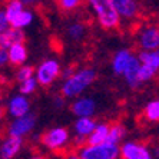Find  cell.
Masks as SVG:
<instances>
[{"mask_svg": "<svg viewBox=\"0 0 159 159\" xmlns=\"http://www.w3.org/2000/svg\"><path fill=\"white\" fill-rule=\"evenodd\" d=\"M62 67L56 59H46L36 67L34 78L40 86H50L60 76Z\"/></svg>", "mask_w": 159, "mask_h": 159, "instance_id": "4", "label": "cell"}, {"mask_svg": "<svg viewBox=\"0 0 159 159\" xmlns=\"http://www.w3.org/2000/svg\"><path fill=\"white\" fill-rule=\"evenodd\" d=\"M70 111L78 118H92L96 112V100L92 98H78L70 106Z\"/></svg>", "mask_w": 159, "mask_h": 159, "instance_id": "10", "label": "cell"}, {"mask_svg": "<svg viewBox=\"0 0 159 159\" xmlns=\"http://www.w3.org/2000/svg\"><path fill=\"white\" fill-rule=\"evenodd\" d=\"M156 73H158L156 70H153V69H151L149 66H145V65L141 63L139 73H138V80H139V83L142 85V83H145V82L152 80V79L156 76Z\"/></svg>", "mask_w": 159, "mask_h": 159, "instance_id": "26", "label": "cell"}, {"mask_svg": "<svg viewBox=\"0 0 159 159\" xmlns=\"http://www.w3.org/2000/svg\"><path fill=\"white\" fill-rule=\"evenodd\" d=\"M30 159H46L44 156H42V155H34V156H32Z\"/></svg>", "mask_w": 159, "mask_h": 159, "instance_id": "37", "label": "cell"}, {"mask_svg": "<svg viewBox=\"0 0 159 159\" xmlns=\"http://www.w3.org/2000/svg\"><path fill=\"white\" fill-rule=\"evenodd\" d=\"M34 76V67L29 66V65H23L22 67H19L17 73H16V79L19 80V83L23 80H27V79L33 78Z\"/></svg>", "mask_w": 159, "mask_h": 159, "instance_id": "27", "label": "cell"}, {"mask_svg": "<svg viewBox=\"0 0 159 159\" xmlns=\"http://www.w3.org/2000/svg\"><path fill=\"white\" fill-rule=\"evenodd\" d=\"M10 27V23H9L7 17H6V13H4L3 9H0V33H3Z\"/></svg>", "mask_w": 159, "mask_h": 159, "instance_id": "29", "label": "cell"}, {"mask_svg": "<svg viewBox=\"0 0 159 159\" xmlns=\"http://www.w3.org/2000/svg\"><path fill=\"white\" fill-rule=\"evenodd\" d=\"M25 9H26V6H25L20 0H7L3 10H4V13H6V17H7L9 23H10L11 20H15Z\"/></svg>", "mask_w": 159, "mask_h": 159, "instance_id": "21", "label": "cell"}, {"mask_svg": "<svg viewBox=\"0 0 159 159\" xmlns=\"http://www.w3.org/2000/svg\"><path fill=\"white\" fill-rule=\"evenodd\" d=\"M98 73L95 69L90 67H83L80 70H76L70 78H67L62 85V96L63 98H76L80 96L88 88L93 85L96 80Z\"/></svg>", "mask_w": 159, "mask_h": 159, "instance_id": "1", "label": "cell"}, {"mask_svg": "<svg viewBox=\"0 0 159 159\" xmlns=\"http://www.w3.org/2000/svg\"><path fill=\"white\" fill-rule=\"evenodd\" d=\"M7 112L13 119L30 113V102L25 95H15L7 102Z\"/></svg>", "mask_w": 159, "mask_h": 159, "instance_id": "9", "label": "cell"}, {"mask_svg": "<svg viewBox=\"0 0 159 159\" xmlns=\"http://www.w3.org/2000/svg\"><path fill=\"white\" fill-rule=\"evenodd\" d=\"M39 86V83H37L36 78H30L27 79V80H23L20 82V85H19V90H20V95H25V96H29V95H32V93L36 90V88Z\"/></svg>", "mask_w": 159, "mask_h": 159, "instance_id": "25", "label": "cell"}, {"mask_svg": "<svg viewBox=\"0 0 159 159\" xmlns=\"http://www.w3.org/2000/svg\"><path fill=\"white\" fill-rule=\"evenodd\" d=\"M138 44L141 46L142 52H151L159 49V27L146 26L139 32Z\"/></svg>", "mask_w": 159, "mask_h": 159, "instance_id": "8", "label": "cell"}, {"mask_svg": "<svg viewBox=\"0 0 159 159\" xmlns=\"http://www.w3.org/2000/svg\"><path fill=\"white\" fill-rule=\"evenodd\" d=\"M33 20H34L33 11L25 9V10H23L22 13H20V15L15 19V20H11V22H10V27H15V29L23 30V29H26V27H29L30 25L33 23Z\"/></svg>", "mask_w": 159, "mask_h": 159, "instance_id": "20", "label": "cell"}, {"mask_svg": "<svg viewBox=\"0 0 159 159\" xmlns=\"http://www.w3.org/2000/svg\"><path fill=\"white\" fill-rule=\"evenodd\" d=\"M7 56L9 63L15 65V66H23L27 59V49L25 43H17L10 46L7 49Z\"/></svg>", "mask_w": 159, "mask_h": 159, "instance_id": "16", "label": "cell"}, {"mask_svg": "<svg viewBox=\"0 0 159 159\" xmlns=\"http://www.w3.org/2000/svg\"><path fill=\"white\" fill-rule=\"evenodd\" d=\"M139 67H141V62L138 59V56L133 55L132 59L129 60L128 66L125 67L122 76L125 78V82L128 83V86L132 89H136L141 86L139 80H138V73H139Z\"/></svg>", "mask_w": 159, "mask_h": 159, "instance_id": "14", "label": "cell"}, {"mask_svg": "<svg viewBox=\"0 0 159 159\" xmlns=\"http://www.w3.org/2000/svg\"><path fill=\"white\" fill-rule=\"evenodd\" d=\"M25 40H26V36H25L23 30L15 29V27H9L6 32L0 33V49L7 50L13 44L25 43Z\"/></svg>", "mask_w": 159, "mask_h": 159, "instance_id": "12", "label": "cell"}, {"mask_svg": "<svg viewBox=\"0 0 159 159\" xmlns=\"http://www.w3.org/2000/svg\"><path fill=\"white\" fill-rule=\"evenodd\" d=\"M78 156L80 159H118L119 158V146L112 143H100V145H88L79 148Z\"/></svg>", "mask_w": 159, "mask_h": 159, "instance_id": "3", "label": "cell"}, {"mask_svg": "<svg viewBox=\"0 0 159 159\" xmlns=\"http://www.w3.org/2000/svg\"><path fill=\"white\" fill-rule=\"evenodd\" d=\"M138 59L142 65L149 66L151 69L159 72V49L156 50H151V52H141Z\"/></svg>", "mask_w": 159, "mask_h": 159, "instance_id": "19", "label": "cell"}, {"mask_svg": "<svg viewBox=\"0 0 159 159\" xmlns=\"http://www.w3.org/2000/svg\"><path fill=\"white\" fill-rule=\"evenodd\" d=\"M0 99H2V93H0Z\"/></svg>", "mask_w": 159, "mask_h": 159, "instance_id": "38", "label": "cell"}, {"mask_svg": "<svg viewBox=\"0 0 159 159\" xmlns=\"http://www.w3.org/2000/svg\"><path fill=\"white\" fill-rule=\"evenodd\" d=\"M25 6H32V4H34L37 2V0H20Z\"/></svg>", "mask_w": 159, "mask_h": 159, "instance_id": "34", "label": "cell"}, {"mask_svg": "<svg viewBox=\"0 0 159 159\" xmlns=\"http://www.w3.org/2000/svg\"><path fill=\"white\" fill-rule=\"evenodd\" d=\"M36 126V116L32 113H27L25 116L16 118L10 122L7 126V136H16V138H23L29 135L33 128Z\"/></svg>", "mask_w": 159, "mask_h": 159, "instance_id": "7", "label": "cell"}, {"mask_svg": "<svg viewBox=\"0 0 159 159\" xmlns=\"http://www.w3.org/2000/svg\"><path fill=\"white\" fill-rule=\"evenodd\" d=\"M53 102H55L56 107H63V105H65V100H63L62 96H56L55 99H53Z\"/></svg>", "mask_w": 159, "mask_h": 159, "instance_id": "33", "label": "cell"}, {"mask_svg": "<svg viewBox=\"0 0 159 159\" xmlns=\"http://www.w3.org/2000/svg\"><path fill=\"white\" fill-rule=\"evenodd\" d=\"M75 73V70H73V67H66V69H63L62 72H60V76H62L65 80H66L67 78H70L72 75Z\"/></svg>", "mask_w": 159, "mask_h": 159, "instance_id": "31", "label": "cell"}, {"mask_svg": "<svg viewBox=\"0 0 159 159\" xmlns=\"http://www.w3.org/2000/svg\"><path fill=\"white\" fill-rule=\"evenodd\" d=\"M3 118H4V109L0 106V122L3 120Z\"/></svg>", "mask_w": 159, "mask_h": 159, "instance_id": "36", "label": "cell"}, {"mask_svg": "<svg viewBox=\"0 0 159 159\" xmlns=\"http://www.w3.org/2000/svg\"><path fill=\"white\" fill-rule=\"evenodd\" d=\"M96 17L99 26L105 30H113L120 25V16L113 7L111 0H86Z\"/></svg>", "mask_w": 159, "mask_h": 159, "instance_id": "2", "label": "cell"}, {"mask_svg": "<svg viewBox=\"0 0 159 159\" xmlns=\"http://www.w3.org/2000/svg\"><path fill=\"white\" fill-rule=\"evenodd\" d=\"M95 126H96V120L93 118H78L73 125V129L76 136H82L88 139V136L95 129Z\"/></svg>", "mask_w": 159, "mask_h": 159, "instance_id": "18", "label": "cell"}, {"mask_svg": "<svg viewBox=\"0 0 159 159\" xmlns=\"http://www.w3.org/2000/svg\"><path fill=\"white\" fill-rule=\"evenodd\" d=\"M23 138L16 136H6L0 143V159H13L17 156V153L22 151Z\"/></svg>", "mask_w": 159, "mask_h": 159, "instance_id": "11", "label": "cell"}, {"mask_svg": "<svg viewBox=\"0 0 159 159\" xmlns=\"http://www.w3.org/2000/svg\"><path fill=\"white\" fill-rule=\"evenodd\" d=\"M9 63V56H7V50L0 49V67L6 66Z\"/></svg>", "mask_w": 159, "mask_h": 159, "instance_id": "30", "label": "cell"}, {"mask_svg": "<svg viewBox=\"0 0 159 159\" xmlns=\"http://www.w3.org/2000/svg\"><path fill=\"white\" fill-rule=\"evenodd\" d=\"M69 141H70L69 130L63 126L52 128L42 135V143L49 151H60L69 143Z\"/></svg>", "mask_w": 159, "mask_h": 159, "instance_id": "5", "label": "cell"}, {"mask_svg": "<svg viewBox=\"0 0 159 159\" xmlns=\"http://www.w3.org/2000/svg\"><path fill=\"white\" fill-rule=\"evenodd\" d=\"M107 133H109V125L106 122L102 123H96L95 129L92 130V133L88 136L86 143L88 145H100L106 142Z\"/></svg>", "mask_w": 159, "mask_h": 159, "instance_id": "17", "label": "cell"}, {"mask_svg": "<svg viewBox=\"0 0 159 159\" xmlns=\"http://www.w3.org/2000/svg\"><path fill=\"white\" fill-rule=\"evenodd\" d=\"M120 19H133L139 11L136 0H111Z\"/></svg>", "mask_w": 159, "mask_h": 159, "instance_id": "13", "label": "cell"}, {"mask_svg": "<svg viewBox=\"0 0 159 159\" xmlns=\"http://www.w3.org/2000/svg\"><path fill=\"white\" fill-rule=\"evenodd\" d=\"M125 136V128L119 123H115V125L109 126V133H107L106 138V143H112V145H118L119 142L123 139Z\"/></svg>", "mask_w": 159, "mask_h": 159, "instance_id": "23", "label": "cell"}, {"mask_svg": "<svg viewBox=\"0 0 159 159\" xmlns=\"http://www.w3.org/2000/svg\"><path fill=\"white\" fill-rule=\"evenodd\" d=\"M85 34H86V27H85V25L80 22H75L67 27V36L75 42L82 40V39L85 37Z\"/></svg>", "mask_w": 159, "mask_h": 159, "instance_id": "24", "label": "cell"}, {"mask_svg": "<svg viewBox=\"0 0 159 159\" xmlns=\"http://www.w3.org/2000/svg\"><path fill=\"white\" fill-rule=\"evenodd\" d=\"M120 159H153L152 152L141 142L128 141L119 146Z\"/></svg>", "mask_w": 159, "mask_h": 159, "instance_id": "6", "label": "cell"}, {"mask_svg": "<svg viewBox=\"0 0 159 159\" xmlns=\"http://www.w3.org/2000/svg\"><path fill=\"white\" fill-rule=\"evenodd\" d=\"M66 159H80L79 158L78 155H76V153H70V155H67V158Z\"/></svg>", "mask_w": 159, "mask_h": 159, "instance_id": "35", "label": "cell"}, {"mask_svg": "<svg viewBox=\"0 0 159 159\" xmlns=\"http://www.w3.org/2000/svg\"><path fill=\"white\" fill-rule=\"evenodd\" d=\"M75 145L78 146V148H82V146H85L86 145V138H82V136H75Z\"/></svg>", "mask_w": 159, "mask_h": 159, "instance_id": "32", "label": "cell"}, {"mask_svg": "<svg viewBox=\"0 0 159 159\" xmlns=\"http://www.w3.org/2000/svg\"><path fill=\"white\" fill-rule=\"evenodd\" d=\"M57 2H59L60 9L65 11L75 10V9H78L82 3V0H57Z\"/></svg>", "mask_w": 159, "mask_h": 159, "instance_id": "28", "label": "cell"}, {"mask_svg": "<svg viewBox=\"0 0 159 159\" xmlns=\"http://www.w3.org/2000/svg\"><path fill=\"white\" fill-rule=\"evenodd\" d=\"M133 53L128 49H120L118 52L113 55L112 57V70L115 75H122L123 70H125V67L128 66V63L129 60L132 59Z\"/></svg>", "mask_w": 159, "mask_h": 159, "instance_id": "15", "label": "cell"}, {"mask_svg": "<svg viewBox=\"0 0 159 159\" xmlns=\"http://www.w3.org/2000/svg\"><path fill=\"white\" fill-rule=\"evenodd\" d=\"M143 118L151 123L159 122V98L148 102L143 109Z\"/></svg>", "mask_w": 159, "mask_h": 159, "instance_id": "22", "label": "cell"}]
</instances>
